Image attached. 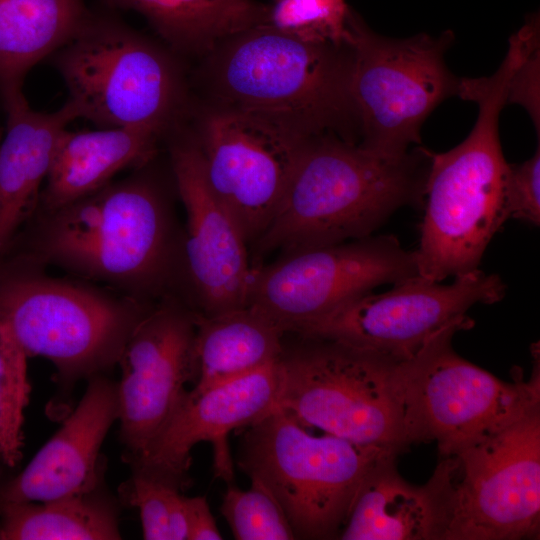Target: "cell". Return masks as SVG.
<instances>
[{
	"label": "cell",
	"instance_id": "obj_26",
	"mask_svg": "<svg viewBox=\"0 0 540 540\" xmlns=\"http://www.w3.org/2000/svg\"><path fill=\"white\" fill-rule=\"evenodd\" d=\"M27 359L0 322V459L10 468L22 458L24 410L31 393Z\"/></svg>",
	"mask_w": 540,
	"mask_h": 540
},
{
	"label": "cell",
	"instance_id": "obj_16",
	"mask_svg": "<svg viewBox=\"0 0 540 540\" xmlns=\"http://www.w3.org/2000/svg\"><path fill=\"white\" fill-rule=\"evenodd\" d=\"M277 361L222 384L186 390L144 451L128 462L132 472L181 491L191 482L192 448L209 441L215 449L217 473L232 484L227 434L251 425L275 408Z\"/></svg>",
	"mask_w": 540,
	"mask_h": 540
},
{
	"label": "cell",
	"instance_id": "obj_9",
	"mask_svg": "<svg viewBox=\"0 0 540 540\" xmlns=\"http://www.w3.org/2000/svg\"><path fill=\"white\" fill-rule=\"evenodd\" d=\"M473 320L452 324L397 365L404 422L411 444L435 442L454 456L540 407L539 362L528 382H505L459 356L453 335Z\"/></svg>",
	"mask_w": 540,
	"mask_h": 540
},
{
	"label": "cell",
	"instance_id": "obj_25",
	"mask_svg": "<svg viewBox=\"0 0 540 540\" xmlns=\"http://www.w3.org/2000/svg\"><path fill=\"white\" fill-rule=\"evenodd\" d=\"M116 501L95 488L42 502L0 504V540H119Z\"/></svg>",
	"mask_w": 540,
	"mask_h": 540
},
{
	"label": "cell",
	"instance_id": "obj_32",
	"mask_svg": "<svg viewBox=\"0 0 540 540\" xmlns=\"http://www.w3.org/2000/svg\"><path fill=\"white\" fill-rule=\"evenodd\" d=\"M189 540H220L222 535L205 496L185 497Z\"/></svg>",
	"mask_w": 540,
	"mask_h": 540
},
{
	"label": "cell",
	"instance_id": "obj_24",
	"mask_svg": "<svg viewBox=\"0 0 540 540\" xmlns=\"http://www.w3.org/2000/svg\"><path fill=\"white\" fill-rule=\"evenodd\" d=\"M109 10L143 16L177 55H207L219 42L263 24L266 8L256 0H100Z\"/></svg>",
	"mask_w": 540,
	"mask_h": 540
},
{
	"label": "cell",
	"instance_id": "obj_15",
	"mask_svg": "<svg viewBox=\"0 0 540 540\" xmlns=\"http://www.w3.org/2000/svg\"><path fill=\"white\" fill-rule=\"evenodd\" d=\"M196 313L177 300L153 305L127 340L118 365L120 437L128 463L140 455L197 377Z\"/></svg>",
	"mask_w": 540,
	"mask_h": 540
},
{
	"label": "cell",
	"instance_id": "obj_4",
	"mask_svg": "<svg viewBox=\"0 0 540 540\" xmlns=\"http://www.w3.org/2000/svg\"><path fill=\"white\" fill-rule=\"evenodd\" d=\"M203 58L213 105L263 116L306 137L333 133L358 143L349 43L306 42L259 24Z\"/></svg>",
	"mask_w": 540,
	"mask_h": 540
},
{
	"label": "cell",
	"instance_id": "obj_7",
	"mask_svg": "<svg viewBox=\"0 0 540 540\" xmlns=\"http://www.w3.org/2000/svg\"><path fill=\"white\" fill-rule=\"evenodd\" d=\"M243 429L238 467L271 491L295 539H337L366 475L401 454L328 433L312 435L276 407Z\"/></svg>",
	"mask_w": 540,
	"mask_h": 540
},
{
	"label": "cell",
	"instance_id": "obj_27",
	"mask_svg": "<svg viewBox=\"0 0 540 540\" xmlns=\"http://www.w3.org/2000/svg\"><path fill=\"white\" fill-rule=\"evenodd\" d=\"M263 24L312 43L346 44V0H272Z\"/></svg>",
	"mask_w": 540,
	"mask_h": 540
},
{
	"label": "cell",
	"instance_id": "obj_19",
	"mask_svg": "<svg viewBox=\"0 0 540 540\" xmlns=\"http://www.w3.org/2000/svg\"><path fill=\"white\" fill-rule=\"evenodd\" d=\"M397 457L382 460L366 475L337 539L443 540L447 514L440 470L416 486L397 471Z\"/></svg>",
	"mask_w": 540,
	"mask_h": 540
},
{
	"label": "cell",
	"instance_id": "obj_8",
	"mask_svg": "<svg viewBox=\"0 0 540 540\" xmlns=\"http://www.w3.org/2000/svg\"><path fill=\"white\" fill-rule=\"evenodd\" d=\"M299 336V335H298ZM277 361L276 408L303 426L352 443L403 453L407 438L396 361L321 338L299 336Z\"/></svg>",
	"mask_w": 540,
	"mask_h": 540
},
{
	"label": "cell",
	"instance_id": "obj_2",
	"mask_svg": "<svg viewBox=\"0 0 540 540\" xmlns=\"http://www.w3.org/2000/svg\"><path fill=\"white\" fill-rule=\"evenodd\" d=\"M529 54L518 38L489 77L460 78L458 96L478 105L469 135L441 153L428 150L424 217L415 251L418 275L442 282L479 269L494 234L509 219L506 162L499 139V117L512 78Z\"/></svg>",
	"mask_w": 540,
	"mask_h": 540
},
{
	"label": "cell",
	"instance_id": "obj_33",
	"mask_svg": "<svg viewBox=\"0 0 540 540\" xmlns=\"http://www.w3.org/2000/svg\"><path fill=\"white\" fill-rule=\"evenodd\" d=\"M1 136H2V132H1V129H0V140H1Z\"/></svg>",
	"mask_w": 540,
	"mask_h": 540
},
{
	"label": "cell",
	"instance_id": "obj_23",
	"mask_svg": "<svg viewBox=\"0 0 540 540\" xmlns=\"http://www.w3.org/2000/svg\"><path fill=\"white\" fill-rule=\"evenodd\" d=\"M285 334L248 306L208 317L196 313L197 377L193 388L222 384L276 362Z\"/></svg>",
	"mask_w": 540,
	"mask_h": 540
},
{
	"label": "cell",
	"instance_id": "obj_1",
	"mask_svg": "<svg viewBox=\"0 0 540 540\" xmlns=\"http://www.w3.org/2000/svg\"><path fill=\"white\" fill-rule=\"evenodd\" d=\"M14 256L55 266L141 301L172 280L178 247L160 187L134 173L58 209L37 212Z\"/></svg>",
	"mask_w": 540,
	"mask_h": 540
},
{
	"label": "cell",
	"instance_id": "obj_20",
	"mask_svg": "<svg viewBox=\"0 0 540 540\" xmlns=\"http://www.w3.org/2000/svg\"><path fill=\"white\" fill-rule=\"evenodd\" d=\"M6 113L0 142V261L38 209L60 134L79 118L69 99L51 113L33 110L28 101Z\"/></svg>",
	"mask_w": 540,
	"mask_h": 540
},
{
	"label": "cell",
	"instance_id": "obj_30",
	"mask_svg": "<svg viewBox=\"0 0 540 540\" xmlns=\"http://www.w3.org/2000/svg\"><path fill=\"white\" fill-rule=\"evenodd\" d=\"M506 195L509 218L540 223V146L521 164H509Z\"/></svg>",
	"mask_w": 540,
	"mask_h": 540
},
{
	"label": "cell",
	"instance_id": "obj_10",
	"mask_svg": "<svg viewBox=\"0 0 540 540\" xmlns=\"http://www.w3.org/2000/svg\"><path fill=\"white\" fill-rule=\"evenodd\" d=\"M347 29L359 144L383 157H403L421 142L420 129L430 113L458 95L460 78L444 59L454 34L389 38L374 32L351 8Z\"/></svg>",
	"mask_w": 540,
	"mask_h": 540
},
{
	"label": "cell",
	"instance_id": "obj_5",
	"mask_svg": "<svg viewBox=\"0 0 540 540\" xmlns=\"http://www.w3.org/2000/svg\"><path fill=\"white\" fill-rule=\"evenodd\" d=\"M153 304L85 280L46 274L16 256L0 261V322L27 357H43L68 390L118 364Z\"/></svg>",
	"mask_w": 540,
	"mask_h": 540
},
{
	"label": "cell",
	"instance_id": "obj_29",
	"mask_svg": "<svg viewBox=\"0 0 540 540\" xmlns=\"http://www.w3.org/2000/svg\"><path fill=\"white\" fill-rule=\"evenodd\" d=\"M177 492L180 491L133 472L122 484L120 498L139 510L144 539L171 540L170 512Z\"/></svg>",
	"mask_w": 540,
	"mask_h": 540
},
{
	"label": "cell",
	"instance_id": "obj_12",
	"mask_svg": "<svg viewBox=\"0 0 540 540\" xmlns=\"http://www.w3.org/2000/svg\"><path fill=\"white\" fill-rule=\"evenodd\" d=\"M505 293L498 275L479 269L456 276L450 284L417 275L384 293L349 299L293 333L403 361L446 327L471 320L466 312L472 306L494 304Z\"/></svg>",
	"mask_w": 540,
	"mask_h": 540
},
{
	"label": "cell",
	"instance_id": "obj_17",
	"mask_svg": "<svg viewBox=\"0 0 540 540\" xmlns=\"http://www.w3.org/2000/svg\"><path fill=\"white\" fill-rule=\"evenodd\" d=\"M170 159L186 213L182 246L185 274L201 316H215L247 304L253 270L244 235L211 190L195 137L176 135Z\"/></svg>",
	"mask_w": 540,
	"mask_h": 540
},
{
	"label": "cell",
	"instance_id": "obj_14",
	"mask_svg": "<svg viewBox=\"0 0 540 540\" xmlns=\"http://www.w3.org/2000/svg\"><path fill=\"white\" fill-rule=\"evenodd\" d=\"M310 137L263 116L211 105L195 137L208 184L245 240L272 219Z\"/></svg>",
	"mask_w": 540,
	"mask_h": 540
},
{
	"label": "cell",
	"instance_id": "obj_6",
	"mask_svg": "<svg viewBox=\"0 0 540 540\" xmlns=\"http://www.w3.org/2000/svg\"><path fill=\"white\" fill-rule=\"evenodd\" d=\"M49 59L79 117L98 128H140L163 137L180 126L187 86L178 55L108 9H90Z\"/></svg>",
	"mask_w": 540,
	"mask_h": 540
},
{
	"label": "cell",
	"instance_id": "obj_3",
	"mask_svg": "<svg viewBox=\"0 0 540 540\" xmlns=\"http://www.w3.org/2000/svg\"><path fill=\"white\" fill-rule=\"evenodd\" d=\"M428 149L375 154L333 133L310 137L259 250L283 254L371 236L396 210L423 203Z\"/></svg>",
	"mask_w": 540,
	"mask_h": 540
},
{
	"label": "cell",
	"instance_id": "obj_22",
	"mask_svg": "<svg viewBox=\"0 0 540 540\" xmlns=\"http://www.w3.org/2000/svg\"><path fill=\"white\" fill-rule=\"evenodd\" d=\"M89 12L85 0H0V97L5 111L27 101L26 75L69 42Z\"/></svg>",
	"mask_w": 540,
	"mask_h": 540
},
{
	"label": "cell",
	"instance_id": "obj_28",
	"mask_svg": "<svg viewBox=\"0 0 540 540\" xmlns=\"http://www.w3.org/2000/svg\"><path fill=\"white\" fill-rule=\"evenodd\" d=\"M220 510L237 540L295 539L282 507L257 479H251L248 490L229 484Z\"/></svg>",
	"mask_w": 540,
	"mask_h": 540
},
{
	"label": "cell",
	"instance_id": "obj_21",
	"mask_svg": "<svg viewBox=\"0 0 540 540\" xmlns=\"http://www.w3.org/2000/svg\"><path fill=\"white\" fill-rule=\"evenodd\" d=\"M162 137L140 128H98L59 136L37 212H48L103 188L119 172L147 165Z\"/></svg>",
	"mask_w": 540,
	"mask_h": 540
},
{
	"label": "cell",
	"instance_id": "obj_31",
	"mask_svg": "<svg viewBox=\"0 0 540 540\" xmlns=\"http://www.w3.org/2000/svg\"><path fill=\"white\" fill-rule=\"evenodd\" d=\"M539 63L540 49L536 47L516 70L508 91L507 103H518L529 113L539 138Z\"/></svg>",
	"mask_w": 540,
	"mask_h": 540
},
{
	"label": "cell",
	"instance_id": "obj_11",
	"mask_svg": "<svg viewBox=\"0 0 540 540\" xmlns=\"http://www.w3.org/2000/svg\"><path fill=\"white\" fill-rule=\"evenodd\" d=\"M443 540L536 538L540 528V407L441 458Z\"/></svg>",
	"mask_w": 540,
	"mask_h": 540
},
{
	"label": "cell",
	"instance_id": "obj_18",
	"mask_svg": "<svg viewBox=\"0 0 540 540\" xmlns=\"http://www.w3.org/2000/svg\"><path fill=\"white\" fill-rule=\"evenodd\" d=\"M118 420L117 382L99 374L59 430L15 477L0 483V504L42 502L100 484V450Z\"/></svg>",
	"mask_w": 540,
	"mask_h": 540
},
{
	"label": "cell",
	"instance_id": "obj_13",
	"mask_svg": "<svg viewBox=\"0 0 540 540\" xmlns=\"http://www.w3.org/2000/svg\"><path fill=\"white\" fill-rule=\"evenodd\" d=\"M418 275L415 251L393 235L284 254L253 275L246 306L285 333L374 288Z\"/></svg>",
	"mask_w": 540,
	"mask_h": 540
}]
</instances>
